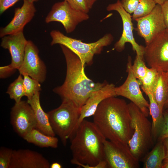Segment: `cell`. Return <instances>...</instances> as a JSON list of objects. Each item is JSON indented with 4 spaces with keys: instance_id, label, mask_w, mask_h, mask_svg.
Returning a JSON list of instances; mask_svg holds the SVG:
<instances>
[{
    "instance_id": "1",
    "label": "cell",
    "mask_w": 168,
    "mask_h": 168,
    "mask_svg": "<svg viewBox=\"0 0 168 168\" xmlns=\"http://www.w3.org/2000/svg\"><path fill=\"white\" fill-rule=\"evenodd\" d=\"M93 116V122L106 139L128 144L134 130L128 105L124 100L115 96L106 98Z\"/></svg>"
},
{
    "instance_id": "2",
    "label": "cell",
    "mask_w": 168,
    "mask_h": 168,
    "mask_svg": "<svg viewBox=\"0 0 168 168\" xmlns=\"http://www.w3.org/2000/svg\"><path fill=\"white\" fill-rule=\"evenodd\" d=\"M106 139L93 122L84 119L70 140L71 163L84 168H108L104 149Z\"/></svg>"
},
{
    "instance_id": "3",
    "label": "cell",
    "mask_w": 168,
    "mask_h": 168,
    "mask_svg": "<svg viewBox=\"0 0 168 168\" xmlns=\"http://www.w3.org/2000/svg\"><path fill=\"white\" fill-rule=\"evenodd\" d=\"M60 45L66 60V74L63 84L53 91L62 100H69L81 108L91 93L107 82L96 83L88 78L79 57L66 47Z\"/></svg>"
},
{
    "instance_id": "4",
    "label": "cell",
    "mask_w": 168,
    "mask_h": 168,
    "mask_svg": "<svg viewBox=\"0 0 168 168\" xmlns=\"http://www.w3.org/2000/svg\"><path fill=\"white\" fill-rule=\"evenodd\" d=\"M128 105L134 130L128 145L133 155L139 161L154 144L152 123L134 104L131 102Z\"/></svg>"
},
{
    "instance_id": "5",
    "label": "cell",
    "mask_w": 168,
    "mask_h": 168,
    "mask_svg": "<svg viewBox=\"0 0 168 168\" xmlns=\"http://www.w3.org/2000/svg\"><path fill=\"white\" fill-rule=\"evenodd\" d=\"M62 100L58 107L47 113L53 130L65 146L75 133L81 108L69 100Z\"/></svg>"
},
{
    "instance_id": "6",
    "label": "cell",
    "mask_w": 168,
    "mask_h": 168,
    "mask_svg": "<svg viewBox=\"0 0 168 168\" xmlns=\"http://www.w3.org/2000/svg\"><path fill=\"white\" fill-rule=\"evenodd\" d=\"M50 34L51 45L58 44L66 47L79 57L84 66L91 65L94 55L100 54L103 48L110 45L114 40L111 34H107L96 42L86 43L66 36L58 30H52Z\"/></svg>"
},
{
    "instance_id": "7",
    "label": "cell",
    "mask_w": 168,
    "mask_h": 168,
    "mask_svg": "<svg viewBox=\"0 0 168 168\" xmlns=\"http://www.w3.org/2000/svg\"><path fill=\"white\" fill-rule=\"evenodd\" d=\"M89 18L88 13L74 8L64 0L54 4L45 21L47 23L59 22L66 33H70L74 30L79 23Z\"/></svg>"
},
{
    "instance_id": "8",
    "label": "cell",
    "mask_w": 168,
    "mask_h": 168,
    "mask_svg": "<svg viewBox=\"0 0 168 168\" xmlns=\"http://www.w3.org/2000/svg\"><path fill=\"white\" fill-rule=\"evenodd\" d=\"M144 59L150 68L158 71L168 69V30L166 29L144 48Z\"/></svg>"
},
{
    "instance_id": "9",
    "label": "cell",
    "mask_w": 168,
    "mask_h": 168,
    "mask_svg": "<svg viewBox=\"0 0 168 168\" xmlns=\"http://www.w3.org/2000/svg\"><path fill=\"white\" fill-rule=\"evenodd\" d=\"M104 149L108 168L139 167V161L133 154L128 144L106 139L104 142Z\"/></svg>"
},
{
    "instance_id": "10",
    "label": "cell",
    "mask_w": 168,
    "mask_h": 168,
    "mask_svg": "<svg viewBox=\"0 0 168 168\" xmlns=\"http://www.w3.org/2000/svg\"><path fill=\"white\" fill-rule=\"evenodd\" d=\"M132 58L128 57L127 64V77L120 86L115 87L116 96H121L131 101L147 117L150 114L149 104L144 97L140 85L141 82L134 76L132 69Z\"/></svg>"
},
{
    "instance_id": "11",
    "label": "cell",
    "mask_w": 168,
    "mask_h": 168,
    "mask_svg": "<svg viewBox=\"0 0 168 168\" xmlns=\"http://www.w3.org/2000/svg\"><path fill=\"white\" fill-rule=\"evenodd\" d=\"M108 11L117 12L121 17L123 23V31L119 40L115 43L114 49L117 51L121 52L125 49V44L129 43L136 54L143 57L145 47L138 44L136 41L133 35L134 29L132 16L127 12L122 7L120 0H117L114 3L110 4L106 7Z\"/></svg>"
},
{
    "instance_id": "12",
    "label": "cell",
    "mask_w": 168,
    "mask_h": 168,
    "mask_svg": "<svg viewBox=\"0 0 168 168\" xmlns=\"http://www.w3.org/2000/svg\"><path fill=\"white\" fill-rule=\"evenodd\" d=\"M138 34L144 40L146 45L166 29L161 5L157 4L148 14L135 20Z\"/></svg>"
},
{
    "instance_id": "13",
    "label": "cell",
    "mask_w": 168,
    "mask_h": 168,
    "mask_svg": "<svg viewBox=\"0 0 168 168\" xmlns=\"http://www.w3.org/2000/svg\"><path fill=\"white\" fill-rule=\"evenodd\" d=\"M10 122L14 130L23 138L35 128L36 122L33 111L27 101L15 103L10 112Z\"/></svg>"
},
{
    "instance_id": "14",
    "label": "cell",
    "mask_w": 168,
    "mask_h": 168,
    "mask_svg": "<svg viewBox=\"0 0 168 168\" xmlns=\"http://www.w3.org/2000/svg\"><path fill=\"white\" fill-rule=\"evenodd\" d=\"M18 70L20 74L26 73L40 83L46 79V66L39 57L38 48L31 40H28L23 61Z\"/></svg>"
},
{
    "instance_id": "15",
    "label": "cell",
    "mask_w": 168,
    "mask_h": 168,
    "mask_svg": "<svg viewBox=\"0 0 168 168\" xmlns=\"http://www.w3.org/2000/svg\"><path fill=\"white\" fill-rule=\"evenodd\" d=\"M34 3L23 0L22 6L16 8L11 21L0 30V37L23 31L25 26L32 19L36 12Z\"/></svg>"
},
{
    "instance_id": "16",
    "label": "cell",
    "mask_w": 168,
    "mask_h": 168,
    "mask_svg": "<svg viewBox=\"0 0 168 168\" xmlns=\"http://www.w3.org/2000/svg\"><path fill=\"white\" fill-rule=\"evenodd\" d=\"M48 160L41 153L29 149L13 150L10 168H49Z\"/></svg>"
},
{
    "instance_id": "17",
    "label": "cell",
    "mask_w": 168,
    "mask_h": 168,
    "mask_svg": "<svg viewBox=\"0 0 168 168\" xmlns=\"http://www.w3.org/2000/svg\"><path fill=\"white\" fill-rule=\"evenodd\" d=\"M2 38L1 47L8 50L11 57L10 64L18 70L23 62L28 42L23 31L6 35Z\"/></svg>"
},
{
    "instance_id": "18",
    "label": "cell",
    "mask_w": 168,
    "mask_h": 168,
    "mask_svg": "<svg viewBox=\"0 0 168 168\" xmlns=\"http://www.w3.org/2000/svg\"><path fill=\"white\" fill-rule=\"evenodd\" d=\"M115 87L114 84L106 83L101 88L91 93L81 108L80 115L76 131L84 119L94 114L98 105L102 101L108 98L116 96Z\"/></svg>"
},
{
    "instance_id": "19",
    "label": "cell",
    "mask_w": 168,
    "mask_h": 168,
    "mask_svg": "<svg viewBox=\"0 0 168 168\" xmlns=\"http://www.w3.org/2000/svg\"><path fill=\"white\" fill-rule=\"evenodd\" d=\"M27 101L34 114L36 122L35 128L45 134L55 136V134L50 125L47 113L44 111L40 105V91L36 92Z\"/></svg>"
},
{
    "instance_id": "20",
    "label": "cell",
    "mask_w": 168,
    "mask_h": 168,
    "mask_svg": "<svg viewBox=\"0 0 168 168\" xmlns=\"http://www.w3.org/2000/svg\"><path fill=\"white\" fill-rule=\"evenodd\" d=\"M149 101V113L152 119V134L154 142L157 140L164 123L163 111L155 100L152 93L147 95Z\"/></svg>"
},
{
    "instance_id": "21",
    "label": "cell",
    "mask_w": 168,
    "mask_h": 168,
    "mask_svg": "<svg viewBox=\"0 0 168 168\" xmlns=\"http://www.w3.org/2000/svg\"><path fill=\"white\" fill-rule=\"evenodd\" d=\"M165 156L163 140L158 141L152 150L143 158V167L162 168Z\"/></svg>"
},
{
    "instance_id": "22",
    "label": "cell",
    "mask_w": 168,
    "mask_h": 168,
    "mask_svg": "<svg viewBox=\"0 0 168 168\" xmlns=\"http://www.w3.org/2000/svg\"><path fill=\"white\" fill-rule=\"evenodd\" d=\"M23 138L27 142L40 147L56 148L58 147L57 138L45 134L36 128L31 130Z\"/></svg>"
},
{
    "instance_id": "23",
    "label": "cell",
    "mask_w": 168,
    "mask_h": 168,
    "mask_svg": "<svg viewBox=\"0 0 168 168\" xmlns=\"http://www.w3.org/2000/svg\"><path fill=\"white\" fill-rule=\"evenodd\" d=\"M152 94L161 110L163 111L164 105L168 97V79L165 72L158 71Z\"/></svg>"
},
{
    "instance_id": "24",
    "label": "cell",
    "mask_w": 168,
    "mask_h": 168,
    "mask_svg": "<svg viewBox=\"0 0 168 168\" xmlns=\"http://www.w3.org/2000/svg\"><path fill=\"white\" fill-rule=\"evenodd\" d=\"M6 93L11 99L18 103L21 100V98L25 96L23 84V76L20 74L18 77L9 85Z\"/></svg>"
},
{
    "instance_id": "25",
    "label": "cell",
    "mask_w": 168,
    "mask_h": 168,
    "mask_svg": "<svg viewBox=\"0 0 168 168\" xmlns=\"http://www.w3.org/2000/svg\"><path fill=\"white\" fill-rule=\"evenodd\" d=\"M158 75V71L152 68L147 69L146 75L141 81V88L147 95L153 93Z\"/></svg>"
},
{
    "instance_id": "26",
    "label": "cell",
    "mask_w": 168,
    "mask_h": 168,
    "mask_svg": "<svg viewBox=\"0 0 168 168\" xmlns=\"http://www.w3.org/2000/svg\"><path fill=\"white\" fill-rule=\"evenodd\" d=\"M23 76V84L25 96L27 100L30 99L35 93L41 90L40 83L26 73L22 74Z\"/></svg>"
},
{
    "instance_id": "27",
    "label": "cell",
    "mask_w": 168,
    "mask_h": 168,
    "mask_svg": "<svg viewBox=\"0 0 168 168\" xmlns=\"http://www.w3.org/2000/svg\"><path fill=\"white\" fill-rule=\"evenodd\" d=\"M154 0H140L132 15V20H135L149 14L156 5Z\"/></svg>"
},
{
    "instance_id": "28",
    "label": "cell",
    "mask_w": 168,
    "mask_h": 168,
    "mask_svg": "<svg viewBox=\"0 0 168 168\" xmlns=\"http://www.w3.org/2000/svg\"><path fill=\"white\" fill-rule=\"evenodd\" d=\"M147 68L146 65L144 57L136 54L132 69L134 76L141 82L146 74Z\"/></svg>"
},
{
    "instance_id": "29",
    "label": "cell",
    "mask_w": 168,
    "mask_h": 168,
    "mask_svg": "<svg viewBox=\"0 0 168 168\" xmlns=\"http://www.w3.org/2000/svg\"><path fill=\"white\" fill-rule=\"evenodd\" d=\"M13 150L5 147L0 148V168H10Z\"/></svg>"
},
{
    "instance_id": "30",
    "label": "cell",
    "mask_w": 168,
    "mask_h": 168,
    "mask_svg": "<svg viewBox=\"0 0 168 168\" xmlns=\"http://www.w3.org/2000/svg\"><path fill=\"white\" fill-rule=\"evenodd\" d=\"M140 1V0H121L120 2L124 10L131 14L134 12Z\"/></svg>"
},
{
    "instance_id": "31",
    "label": "cell",
    "mask_w": 168,
    "mask_h": 168,
    "mask_svg": "<svg viewBox=\"0 0 168 168\" xmlns=\"http://www.w3.org/2000/svg\"><path fill=\"white\" fill-rule=\"evenodd\" d=\"M74 8L88 13L90 9L85 0H64Z\"/></svg>"
},
{
    "instance_id": "32",
    "label": "cell",
    "mask_w": 168,
    "mask_h": 168,
    "mask_svg": "<svg viewBox=\"0 0 168 168\" xmlns=\"http://www.w3.org/2000/svg\"><path fill=\"white\" fill-rule=\"evenodd\" d=\"M164 123L162 130L158 138L157 141L163 140L168 137V112L165 110L163 111Z\"/></svg>"
},
{
    "instance_id": "33",
    "label": "cell",
    "mask_w": 168,
    "mask_h": 168,
    "mask_svg": "<svg viewBox=\"0 0 168 168\" xmlns=\"http://www.w3.org/2000/svg\"><path fill=\"white\" fill-rule=\"evenodd\" d=\"M20 0H0V14H2L6 10L12 7Z\"/></svg>"
},
{
    "instance_id": "34",
    "label": "cell",
    "mask_w": 168,
    "mask_h": 168,
    "mask_svg": "<svg viewBox=\"0 0 168 168\" xmlns=\"http://www.w3.org/2000/svg\"><path fill=\"white\" fill-rule=\"evenodd\" d=\"M16 69L10 64L1 67L0 68V77L1 78H6L13 73Z\"/></svg>"
},
{
    "instance_id": "35",
    "label": "cell",
    "mask_w": 168,
    "mask_h": 168,
    "mask_svg": "<svg viewBox=\"0 0 168 168\" xmlns=\"http://www.w3.org/2000/svg\"><path fill=\"white\" fill-rule=\"evenodd\" d=\"M161 6L166 29L168 30V0Z\"/></svg>"
},
{
    "instance_id": "36",
    "label": "cell",
    "mask_w": 168,
    "mask_h": 168,
    "mask_svg": "<svg viewBox=\"0 0 168 168\" xmlns=\"http://www.w3.org/2000/svg\"><path fill=\"white\" fill-rule=\"evenodd\" d=\"M165 150V159H168V137H167L163 140Z\"/></svg>"
},
{
    "instance_id": "37",
    "label": "cell",
    "mask_w": 168,
    "mask_h": 168,
    "mask_svg": "<svg viewBox=\"0 0 168 168\" xmlns=\"http://www.w3.org/2000/svg\"><path fill=\"white\" fill-rule=\"evenodd\" d=\"M97 0H85L86 4L90 10L94 4Z\"/></svg>"
},
{
    "instance_id": "38",
    "label": "cell",
    "mask_w": 168,
    "mask_h": 168,
    "mask_svg": "<svg viewBox=\"0 0 168 168\" xmlns=\"http://www.w3.org/2000/svg\"><path fill=\"white\" fill-rule=\"evenodd\" d=\"M50 168H61L62 166L60 163L58 162H53L50 165Z\"/></svg>"
},
{
    "instance_id": "39",
    "label": "cell",
    "mask_w": 168,
    "mask_h": 168,
    "mask_svg": "<svg viewBox=\"0 0 168 168\" xmlns=\"http://www.w3.org/2000/svg\"><path fill=\"white\" fill-rule=\"evenodd\" d=\"M162 168H168V159H164L162 163Z\"/></svg>"
},
{
    "instance_id": "40",
    "label": "cell",
    "mask_w": 168,
    "mask_h": 168,
    "mask_svg": "<svg viewBox=\"0 0 168 168\" xmlns=\"http://www.w3.org/2000/svg\"><path fill=\"white\" fill-rule=\"evenodd\" d=\"M156 4L161 5L167 0H154Z\"/></svg>"
},
{
    "instance_id": "41",
    "label": "cell",
    "mask_w": 168,
    "mask_h": 168,
    "mask_svg": "<svg viewBox=\"0 0 168 168\" xmlns=\"http://www.w3.org/2000/svg\"><path fill=\"white\" fill-rule=\"evenodd\" d=\"M164 108H165L166 109H168V97L165 104V105L164 106Z\"/></svg>"
},
{
    "instance_id": "42",
    "label": "cell",
    "mask_w": 168,
    "mask_h": 168,
    "mask_svg": "<svg viewBox=\"0 0 168 168\" xmlns=\"http://www.w3.org/2000/svg\"><path fill=\"white\" fill-rule=\"evenodd\" d=\"M30 2L34 3L38 1L39 0H28Z\"/></svg>"
},
{
    "instance_id": "43",
    "label": "cell",
    "mask_w": 168,
    "mask_h": 168,
    "mask_svg": "<svg viewBox=\"0 0 168 168\" xmlns=\"http://www.w3.org/2000/svg\"><path fill=\"white\" fill-rule=\"evenodd\" d=\"M165 72L166 77L168 79V69Z\"/></svg>"
},
{
    "instance_id": "44",
    "label": "cell",
    "mask_w": 168,
    "mask_h": 168,
    "mask_svg": "<svg viewBox=\"0 0 168 168\" xmlns=\"http://www.w3.org/2000/svg\"><path fill=\"white\" fill-rule=\"evenodd\" d=\"M165 111H166V112H168V109H166V110H165Z\"/></svg>"
}]
</instances>
